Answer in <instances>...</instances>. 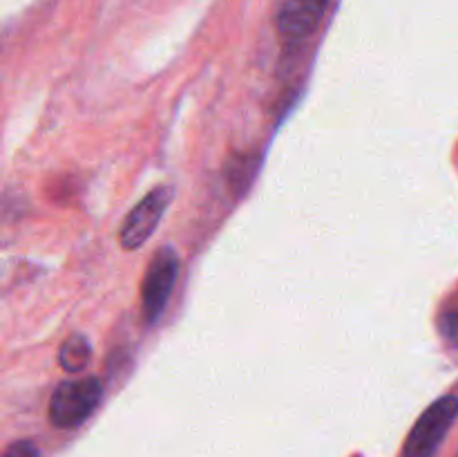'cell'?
I'll use <instances>...</instances> for the list:
<instances>
[{"label":"cell","mask_w":458,"mask_h":457,"mask_svg":"<svg viewBox=\"0 0 458 457\" xmlns=\"http://www.w3.org/2000/svg\"><path fill=\"white\" fill-rule=\"evenodd\" d=\"M89 358H92V345L81 334L70 336L58 349V363H61L63 370L72 372V375L83 372L89 366Z\"/></svg>","instance_id":"obj_6"},{"label":"cell","mask_w":458,"mask_h":457,"mask_svg":"<svg viewBox=\"0 0 458 457\" xmlns=\"http://www.w3.org/2000/svg\"><path fill=\"white\" fill-rule=\"evenodd\" d=\"M3 457H40V453L31 442H13L4 448Z\"/></svg>","instance_id":"obj_8"},{"label":"cell","mask_w":458,"mask_h":457,"mask_svg":"<svg viewBox=\"0 0 458 457\" xmlns=\"http://www.w3.org/2000/svg\"><path fill=\"white\" fill-rule=\"evenodd\" d=\"M329 0H284L277 13V31L289 47L307 40L320 25Z\"/></svg>","instance_id":"obj_5"},{"label":"cell","mask_w":458,"mask_h":457,"mask_svg":"<svg viewBox=\"0 0 458 457\" xmlns=\"http://www.w3.org/2000/svg\"><path fill=\"white\" fill-rule=\"evenodd\" d=\"M179 276V258L174 249L164 246L152 255L141 285V312L148 325H155L168 307L170 294Z\"/></svg>","instance_id":"obj_3"},{"label":"cell","mask_w":458,"mask_h":457,"mask_svg":"<svg viewBox=\"0 0 458 457\" xmlns=\"http://www.w3.org/2000/svg\"><path fill=\"white\" fill-rule=\"evenodd\" d=\"M438 330H441L443 339L450 345L458 348V309H452V312H445L438 321Z\"/></svg>","instance_id":"obj_7"},{"label":"cell","mask_w":458,"mask_h":457,"mask_svg":"<svg viewBox=\"0 0 458 457\" xmlns=\"http://www.w3.org/2000/svg\"><path fill=\"white\" fill-rule=\"evenodd\" d=\"M456 457H458V455H456Z\"/></svg>","instance_id":"obj_9"},{"label":"cell","mask_w":458,"mask_h":457,"mask_svg":"<svg viewBox=\"0 0 458 457\" xmlns=\"http://www.w3.org/2000/svg\"><path fill=\"white\" fill-rule=\"evenodd\" d=\"M458 419V397L445 394L437 399L410 430L403 446V457H434L438 446Z\"/></svg>","instance_id":"obj_2"},{"label":"cell","mask_w":458,"mask_h":457,"mask_svg":"<svg viewBox=\"0 0 458 457\" xmlns=\"http://www.w3.org/2000/svg\"><path fill=\"white\" fill-rule=\"evenodd\" d=\"M170 200H173V193L165 186L155 188V191L148 193V195L130 211L128 218H125L119 233L121 246L128 251H137L139 246L146 245L152 237V233L157 231V224L164 218Z\"/></svg>","instance_id":"obj_4"},{"label":"cell","mask_w":458,"mask_h":457,"mask_svg":"<svg viewBox=\"0 0 458 457\" xmlns=\"http://www.w3.org/2000/svg\"><path fill=\"white\" fill-rule=\"evenodd\" d=\"M103 397V385L97 376H79L58 384L49 399L47 417L52 426L61 430L79 428L94 410Z\"/></svg>","instance_id":"obj_1"}]
</instances>
